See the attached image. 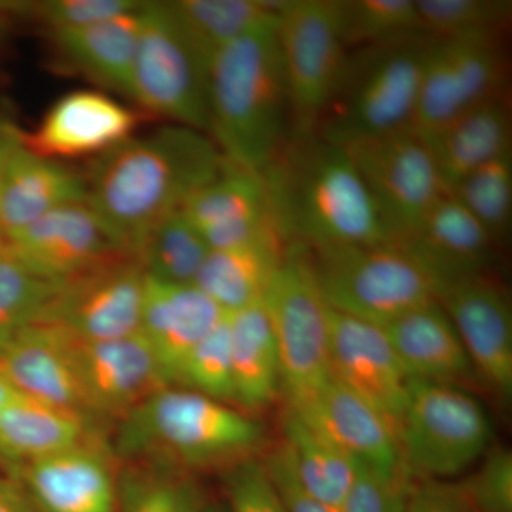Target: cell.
Segmentation results:
<instances>
[{
  "label": "cell",
  "mask_w": 512,
  "mask_h": 512,
  "mask_svg": "<svg viewBox=\"0 0 512 512\" xmlns=\"http://www.w3.org/2000/svg\"><path fill=\"white\" fill-rule=\"evenodd\" d=\"M225 163L204 131L163 127L96 157L86 175L87 202L116 244L137 259L148 232L215 180Z\"/></svg>",
  "instance_id": "obj_1"
},
{
  "label": "cell",
  "mask_w": 512,
  "mask_h": 512,
  "mask_svg": "<svg viewBox=\"0 0 512 512\" xmlns=\"http://www.w3.org/2000/svg\"><path fill=\"white\" fill-rule=\"evenodd\" d=\"M264 177L286 241L308 249L394 242L345 147L316 136L296 140Z\"/></svg>",
  "instance_id": "obj_2"
},
{
  "label": "cell",
  "mask_w": 512,
  "mask_h": 512,
  "mask_svg": "<svg viewBox=\"0 0 512 512\" xmlns=\"http://www.w3.org/2000/svg\"><path fill=\"white\" fill-rule=\"evenodd\" d=\"M265 429L232 404L178 386L150 394L119 420L111 453L130 464L190 473L255 457Z\"/></svg>",
  "instance_id": "obj_3"
},
{
  "label": "cell",
  "mask_w": 512,
  "mask_h": 512,
  "mask_svg": "<svg viewBox=\"0 0 512 512\" xmlns=\"http://www.w3.org/2000/svg\"><path fill=\"white\" fill-rule=\"evenodd\" d=\"M275 28L235 40L208 69L207 133L227 163L258 174L281 156L291 123Z\"/></svg>",
  "instance_id": "obj_4"
},
{
  "label": "cell",
  "mask_w": 512,
  "mask_h": 512,
  "mask_svg": "<svg viewBox=\"0 0 512 512\" xmlns=\"http://www.w3.org/2000/svg\"><path fill=\"white\" fill-rule=\"evenodd\" d=\"M431 39L414 33L350 52L338 92L320 120L319 137L348 146L410 130Z\"/></svg>",
  "instance_id": "obj_5"
},
{
  "label": "cell",
  "mask_w": 512,
  "mask_h": 512,
  "mask_svg": "<svg viewBox=\"0 0 512 512\" xmlns=\"http://www.w3.org/2000/svg\"><path fill=\"white\" fill-rule=\"evenodd\" d=\"M493 437L490 417L467 387L410 379L397 443L414 480L466 473L494 446Z\"/></svg>",
  "instance_id": "obj_6"
},
{
  "label": "cell",
  "mask_w": 512,
  "mask_h": 512,
  "mask_svg": "<svg viewBox=\"0 0 512 512\" xmlns=\"http://www.w3.org/2000/svg\"><path fill=\"white\" fill-rule=\"evenodd\" d=\"M308 251L320 292L333 311L384 328L437 301L429 276L396 242Z\"/></svg>",
  "instance_id": "obj_7"
},
{
  "label": "cell",
  "mask_w": 512,
  "mask_h": 512,
  "mask_svg": "<svg viewBox=\"0 0 512 512\" xmlns=\"http://www.w3.org/2000/svg\"><path fill=\"white\" fill-rule=\"evenodd\" d=\"M262 303L281 363L282 399L285 407L296 406L332 377L330 308L305 245L288 242Z\"/></svg>",
  "instance_id": "obj_8"
},
{
  "label": "cell",
  "mask_w": 512,
  "mask_h": 512,
  "mask_svg": "<svg viewBox=\"0 0 512 512\" xmlns=\"http://www.w3.org/2000/svg\"><path fill=\"white\" fill-rule=\"evenodd\" d=\"M295 140L316 136L342 82L350 52L338 0H285L275 28Z\"/></svg>",
  "instance_id": "obj_9"
},
{
  "label": "cell",
  "mask_w": 512,
  "mask_h": 512,
  "mask_svg": "<svg viewBox=\"0 0 512 512\" xmlns=\"http://www.w3.org/2000/svg\"><path fill=\"white\" fill-rule=\"evenodd\" d=\"M208 69L168 2H146L128 97L178 126L207 133Z\"/></svg>",
  "instance_id": "obj_10"
},
{
  "label": "cell",
  "mask_w": 512,
  "mask_h": 512,
  "mask_svg": "<svg viewBox=\"0 0 512 512\" xmlns=\"http://www.w3.org/2000/svg\"><path fill=\"white\" fill-rule=\"evenodd\" d=\"M504 36L431 39L410 131L427 140L478 104L504 96Z\"/></svg>",
  "instance_id": "obj_11"
},
{
  "label": "cell",
  "mask_w": 512,
  "mask_h": 512,
  "mask_svg": "<svg viewBox=\"0 0 512 512\" xmlns=\"http://www.w3.org/2000/svg\"><path fill=\"white\" fill-rule=\"evenodd\" d=\"M146 274L134 256L120 254L59 282L37 322L84 342L137 335L143 316Z\"/></svg>",
  "instance_id": "obj_12"
},
{
  "label": "cell",
  "mask_w": 512,
  "mask_h": 512,
  "mask_svg": "<svg viewBox=\"0 0 512 512\" xmlns=\"http://www.w3.org/2000/svg\"><path fill=\"white\" fill-rule=\"evenodd\" d=\"M342 147L362 175L394 242L416 228L446 194L429 147L410 130Z\"/></svg>",
  "instance_id": "obj_13"
},
{
  "label": "cell",
  "mask_w": 512,
  "mask_h": 512,
  "mask_svg": "<svg viewBox=\"0 0 512 512\" xmlns=\"http://www.w3.org/2000/svg\"><path fill=\"white\" fill-rule=\"evenodd\" d=\"M437 302L453 322L474 376L501 402L512 397V309L508 293L490 274L448 286Z\"/></svg>",
  "instance_id": "obj_14"
},
{
  "label": "cell",
  "mask_w": 512,
  "mask_h": 512,
  "mask_svg": "<svg viewBox=\"0 0 512 512\" xmlns=\"http://www.w3.org/2000/svg\"><path fill=\"white\" fill-rule=\"evenodd\" d=\"M66 338L74 373L93 419L119 421L150 394L168 386L141 333L94 342Z\"/></svg>",
  "instance_id": "obj_15"
},
{
  "label": "cell",
  "mask_w": 512,
  "mask_h": 512,
  "mask_svg": "<svg viewBox=\"0 0 512 512\" xmlns=\"http://www.w3.org/2000/svg\"><path fill=\"white\" fill-rule=\"evenodd\" d=\"M2 251L33 274L56 282L126 254L87 201L50 212L6 239Z\"/></svg>",
  "instance_id": "obj_16"
},
{
  "label": "cell",
  "mask_w": 512,
  "mask_h": 512,
  "mask_svg": "<svg viewBox=\"0 0 512 512\" xmlns=\"http://www.w3.org/2000/svg\"><path fill=\"white\" fill-rule=\"evenodd\" d=\"M96 436L13 467L15 480L37 512H117L119 473Z\"/></svg>",
  "instance_id": "obj_17"
},
{
  "label": "cell",
  "mask_w": 512,
  "mask_h": 512,
  "mask_svg": "<svg viewBox=\"0 0 512 512\" xmlns=\"http://www.w3.org/2000/svg\"><path fill=\"white\" fill-rule=\"evenodd\" d=\"M330 370L375 407L397 437L410 377L382 326L330 309Z\"/></svg>",
  "instance_id": "obj_18"
},
{
  "label": "cell",
  "mask_w": 512,
  "mask_h": 512,
  "mask_svg": "<svg viewBox=\"0 0 512 512\" xmlns=\"http://www.w3.org/2000/svg\"><path fill=\"white\" fill-rule=\"evenodd\" d=\"M396 244L429 276L437 298L448 286L490 274L494 259L493 238L450 194H444Z\"/></svg>",
  "instance_id": "obj_19"
},
{
  "label": "cell",
  "mask_w": 512,
  "mask_h": 512,
  "mask_svg": "<svg viewBox=\"0 0 512 512\" xmlns=\"http://www.w3.org/2000/svg\"><path fill=\"white\" fill-rule=\"evenodd\" d=\"M181 210L210 249L238 247L268 235H284L264 174L229 163L215 180L192 194Z\"/></svg>",
  "instance_id": "obj_20"
},
{
  "label": "cell",
  "mask_w": 512,
  "mask_h": 512,
  "mask_svg": "<svg viewBox=\"0 0 512 512\" xmlns=\"http://www.w3.org/2000/svg\"><path fill=\"white\" fill-rule=\"evenodd\" d=\"M140 116L120 101L94 90L67 93L47 110L23 147L57 160L101 156L133 136Z\"/></svg>",
  "instance_id": "obj_21"
},
{
  "label": "cell",
  "mask_w": 512,
  "mask_h": 512,
  "mask_svg": "<svg viewBox=\"0 0 512 512\" xmlns=\"http://www.w3.org/2000/svg\"><path fill=\"white\" fill-rule=\"evenodd\" d=\"M357 463L386 474L406 471L389 421L332 375L308 399L285 407Z\"/></svg>",
  "instance_id": "obj_22"
},
{
  "label": "cell",
  "mask_w": 512,
  "mask_h": 512,
  "mask_svg": "<svg viewBox=\"0 0 512 512\" xmlns=\"http://www.w3.org/2000/svg\"><path fill=\"white\" fill-rule=\"evenodd\" d=\"M227 315L195 285H175L146 275L140 333L168 386L177 384L191 350Z\"/></svg>",
  "instance_id": "obj_23"
},
{
  "label": "cell",
  "mask_w": 512,
  "mask_h": 512,
  "mask_svg": "<svg viewBox=\"0 0 512 512\" xmlns=\"http://www.w3.org/2000/svg\"><path fill=\"white\" fill-rule=\"evenodd\" d=\"M82 201H87L86 177L60 161L37 156L22 144L0 171L3 241L57 208Z\"/></svg>",
  "instance_id": "obj_24"
},
{
  "label": "cell",
  "mask_w": 512,
  "mask_h": 512,
  "mask_svg": "<svg viewBox=\"0 0 512 512\" xmlns=\"http://www.w3.org/2000/svg\"><path fill=\"white\" fill-rule=\"evenodd\" d=\"M0 369L16 392L93 419L74 373L66 335L52 325L36 322L20 332L0 352Z\"/></svg>",
  "instance_id": "obj_25"
},
{
  "label": "cell",
  "mask_w": 512,
  "mask_h": 512,
  "mask_svg": "<svg viewBox=\"0 0 512 512\" xmlns=\"http://www.w3.org/2000/svg\"><path fill=\"white\" fill-rule=\"evenodd\" d=\"M383 329L410 379L463 387L477 382L463 342L439 302L420 306Z\"/></svg>",
  "instance_id": "obj_26"
},
{
  "label": "cell",
  "mask_w": 512,
  "mask_h": 512,
  "mask_svg": "<svg viewBox=\"0 0 512 512\" xmlns=\"http://www.w3.org/2000/svg\"><path fill=\"white\" fill-rule=\"evenodd\" d=\"M511 114L505 96L464 111L424 140L446 194L488 161L512 150Z\"/></svg>",
  "instance_id": "obj_27"
},
{
  "label": "cell",
  "mask_w": 512,
  "mask_h": 512,
  "mask_svg": "<svg viewBox=\"0 0 512 512\" xmlns=\"http://www.w3.org/2000/svg\"><path fill=\"white\" fill-rule=\"evenodd\" d=\"M231 339L234 406L248 414L282 397L281 363L264 303L227 313Z\"/></svg>",
  "instance_id": "obj_28"
},
{
  "label": "cell",
  "mask_w": 512,
  "mask_h": 512,
  "mask_svg": "<svg viewBox=\"0 0 512 512\" xmlns=\"http://www.w3.org/2000/svg\"><path fill=\"white\" fill-rule=\"evenodd\" d=\"M144 5L119 18L84 28L50 32V39L70 67L128 96Z\"/></svg>",
  "instance_id": "obj_29"
},
{
  "label": "cell",
  "mask_w": 512,
  "mask_h": 512,
  "mask_svg": "<svg viewBox=\"0 0 512 512\" xmlns=\"http://www.w3.org/2000/svg\"><path fill=\"white\" fill-rule=\"evenodd\" d=\"M93 419L16 392L0 409V458L23 466L92 439Z\"/></svg>",
  "instance_id": "obj_30"
},
{
  "label": "cell",
  "mask_w": 512,
  "mask_h": 512,
  "mask_svg": "<svg viewBox=\"0 0 512 512\" xmlns=\"http://www.w3.org/2000/svg\"><path fill=\"white\" fill-rule=\"evenodd\" d=\"M284 235H268L248 244L211 249L194 285L225 313L239 311L264 299L284 261Z\"/></svg>",
  "instance_id": "obj_31"
},
{
  "label": "cell",
  "mask_w": 512,
  "mask_h": 512,
  "mask_svg": "<svg viewBox=\"0 0 512 512\" xmlns=\"http://www.w3.org/2000/svg\"><path fill=\"white\" fill-rule=\"evenodd\" d=\"M285 0H178L168 2L195 52L211 60L235 40L278 23Z\"/></svg>",
  "instance_id": "obj_32"
},
{
  "label": "cell",
  "mask_w": 512,
  "mask_h": 512,
  "mask_svg": "<svg viewBox=\"0 0 512 512\" xmlns=\"http://www.w3.org/2000/svg\"><path fill=\"white\" fill-rule=\"evenodd\" d=\"M282 433L303 490L339 512L355 484L359 463L289 410L282 419Z\"/></svg>",
  "instance_id": "obj_33"
},
{
  "label": "cell",
  "mask_w": 512,
  "mask_h": 512,
  "mask_svg": "<svg viewBox=\"0 0 512 512\" xmlns=\"http://www.w3.org/2000/svg\"><path fill=\"white\" fill-rule=\"evenodd\" d=\"M210 247L183 210L167 215L148 232L138 249L144 274L175 285H194Z\"/></svg>",
  "instance_id": "obj_34"
},
{
  "label": "cell",
  "mask_w": 512,
  "mask_h": 512,
  "mask_svg": "<svg viewBox=\"0 0 512 512\" xmlns=\"http://www.w3.org/2000/svg\"><path fill=\"white\" fill-rule=\"evenodd\" d=\"M207 503L190 473L148 464L119 473L117 512H202Z\"/></svg>",
  "instance_id": "obj_35"
},
{
  "label": "cell",
  "mask_w": 512,
  "mask_h": 512,
  "mask_svg": "<svg viewBox=\"0 0 512 512\" xmlns=\"http://www.w3.org/2000/svg\"><path fill=\"white\" fill-rule=\"evenodd\" d=\"M339 26L349 52L421 33L416 0H338Z\"/></svg>",
  "instance_id": "obj_36"
},
{
  "label": "cell",
  "mask_w": 512,
  "mask_h": 512,
  "mask_svg": "<svg viewBox=\"0 0 512 512\" xmlns=\"http://www.w3.org/2000/svg\"><path fill=\"white\" fill-rule=\"evenodd\" d=\"M450 195L476 218L495 244L503 241L512 221V150L468 175Z\"/></svg>",
  "instance_id": "obj_37"
},
{
  "label": "cell",
  "mask_w": 512,
  "mask_h": 512,
  "mask_svg": "<svg viewBox=\"0 0 512 512\" xmlns=\"http://www.w3.org/2000/svg\"><path fill=\"white\" fill-rule=\"evenodd\" d=\"M419 30L436 39L504 36L511 22L510 0H416Z\"/></svg>",
  "instance_id": "obj_38"
},
{
  "label": "cell",
  "mask_w": 512,
  "mask_h": 512,
  "mask_svg": "<svg viewBox=\"0 0 512 512\" xmlns=\"http://www.w3.org/2000/svg\"><path fill=\"white\" fill-rule=\"evenodd\" d=\"M59 288V282L33 274L0 251V352L37 320Z\"/></svg>",
  "instance_id": "obj_39"
},
{
  "label": "cell",
  "mask_w": 512,
  "mask_h": 512,
  "mask_svg": "<svg viewBox=\"0 0 512 512\" xmlns=\"http://www.w3.org/2000/svg\"><path fill=\"white\" fill-rule=\"evenodd\" d=\"M175 386L234 406L231 339L227 315L191 350Z\"/></svg>",
  "instance_id": "obj_40"
},
{
  "label": "cell",
  "mask_w": 512,
  "mask_h": 512,
  "mask_svg": "<svg viewBox=\"0 0 512 512\" xmlns=\"http://www.w3.org/2000/svg\"><path fill=\"white\" fill-rule=\"evenodd\" d=\"M474 512H512V453L493 446L457 483Z\"/></svg>",
  "instance_id": "obj_41"
},
{
  "label": "cell",
  "mask_w": 512,
  "mask_h": 512,
  "mask_svg": "<svg viewBox=\"0 0 512 512\" xmlns=\"http://www.w3.org/2000/svg\"><path fill=\"white\" fill-rule=\"evenodd\" d=\"M144 2L137 0H50L39 3H15L6 8L28 12L43 23L50 32L84 28L119 18L140 9Z\"/></svg>",
  "instance_id": "obj_42"
},
{
  "label": "cell",
  "mask_w": 512,
  "mask_h": 512,
  "mask_svg": "<svg viewBox=\"0 0 512 512\" xmlns=\"http://www.w3.org/2000/svg\"><path fill=\"white\" fill-rule=\"evenodd\" d=\"M227 512H289L264 460L248 458L224 470Z\"/></svg>",
  "instance_id": "obj_43"
},
{
  "label": "cell",
  "mask_w": 512,
  "mask_h": 512,
  "mask_svg": "<svg viewBox=\"0 0 512 512\" xmlns=\"http://www.w3.org/2000/svg\"><path fill=\"white\" fill-rule=\"evenodd\" d=\"M412 477L386 474L359 463L355 484L339 512H404Z\"/></svg>",
  "instance_id": "obj_44"
},
{
  "label": "cell",
  "mask_w": 512,
  "mask_h": 512,
  "mask_svg": "<svg viewBox=\"0 0 512 512\" xmlns=\"http://www.w3.org/2000/svg\"><path fill=\"white\" fill-rule=\"evenodd\" d=\"M264 464L289 512H338L303 490L293 474L291 457L284 441L281 440V443L269 453Z\"/></svg>",
  "instance_id": "obj_45"
},
{
  "label": "cell",
  "mask_w": 512,
  "mask_h": 512,
  "mask_svg": "<svg viewBox=\"0 0 512 512\" xmlns=\"http://www.w3.org/2000/svg\"><path fill=\"white\" fill-rule=\"evenodd\" d=\"M404 512H474L460 485L450 481L414 480Z\"/></svg>",
  "instance_id": "obj_46"
},
{
  "label": "cell",
  "mask_w": 512,
  "mask_h": 512,
  "mask_svg": "<svg viewBox=\"0 0 512 512\" xmlns=\"http://www.w3.org/2000/svg\"><path fill=\"white\" fill-rule=\"evenodd\" d=\"M0 512H37L15 478L0 477Z\"/></svg>",
  "instance_id": "obj_47"
},
{
  "label": "cell",
  "mask_w": 512,
  "mask_h": 512,
  "mask_svg": "<svg viewBox=\"0 0 512 512\" xmlns=\"http://www.w3.org/2000/svg\"><path fill=\"white\" fill-rule=\"evenodd\" d=\"M19 146H22V131L0 117V171Z\"/></svg>",
  "instance_id": "obj_48"
},
{
  "label": "cell",
  "mask_w": 512,
  "mask_h": 512,
  "mask_svg": "<svg viewBox=\"0 0 512 512\" xmlns=\"http://www.w3.org/2000/svg\"><path fill=\"white\" fill-rule=\"evenodd\" d=\"M15 393V387L10 384L8 377L3 375L2 369H0V409L8 403L10 397Z\"/></svg>",
  "instance_id": "obj_49"
},
{
  "label": "cell",
  "mask_w": 512,
  "mask_h": 512,
  "mask_svg": "<svg viewBox=\"0 0 512 512\" xmlns=\"http://www.w3.org/2000/svg\"><path fill=\"white\" fill-rule=\"evenodd\" d=\"M202 512H227L225 504L207 503Z\"/></svg>",
  "instance_id": "obj_50"
},
{
  "label": "cell",
  "mask_w": 512,
  "mask_h": 512,
  "mask_svg": "<svg viewBox=\"0 0 512 512\" xmlns=\"http://www.w3.org/2000/svg\"><path fill=\"white\" fill-rule=\"evenodd\" d=\"M3 242H5V241H3V235H2V232H0V249L3 248Z\"/></svg>",
  "instance_id": "obj_51"
},
{
  "label": "cell",
  "mask_w": 512,
  "mask_h": 512,
  "mask_svg": "<svg viewBox=\"0 0 512 512\" xmlns=\"http://www.w3.org/2000/svg\"><path fill=\"white\" fill-rule=\"evenodd\" d=\"M0 28H2V23H0Z\"/></svg>",
  "instance_id": "obj_52"
},
{
  "label": "cell",
  "mask_w": 512,
  "mask_h": 512,
  "mask_svg": "<svg viewBox=\"0 0 512 512\" xmlns=\"http://www.w3.org/2000/svg\"><path fill=\"white\" fill-rule=\"evenodd\" d=\"M0 251H2V249H0Z\"/></svg>",
  "instance_id": "obj_53"
}]
</instances>
